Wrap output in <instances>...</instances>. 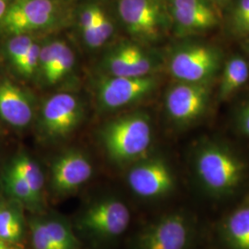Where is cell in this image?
I'll use <instances>...</instances> for the list:
<instances>
[{
	"label": "cell",
	"mask_w": 249,
	"mask_h": 249,
	"mask_svg": "<svg viewBox=\"0 0 249 249\" xmlns=\"http://www.w3.org/2000/svg\"><path fill=\"white\" fill-rule=\"evenodd\" d=\"M196 185L205 196L226 201L245 193L249 164L229 143L203 139L196 143L191 157Z\"/></svg>",
	"instance_id": "6da1fadb"
},
{
	"label": "cell",
	"mask_w": 249,
	"mask_h": 249,
	"mask_svg": "<svg viewBox=\"0 0 249 249\" xmlns=\"http://www.w3.org/2000/svg\"><path fill=\"white\" fill-rule=\"evenodd\" d=\"M153 132L149 116L134 113L116 118L105 126L102 141L113 160L128 162L145 157L151 147Z\"/></svg>",
	"instance_id": "7a4b0ae2"
},
{
	"label": "cell",
	"mask_w": 249,
	"mask_h": 249,
	"mask_svg": "<svg viewBox=\"0 0 249 249\" xmlns=\"http://www.w3.org/2000/svg\"><path fill=\"white\" fill-rule=\"evenodd\" d=\"M217 45L189 40L178 45L170 54L169 71L177 81L213 84L224 63Z\"/></svg>",
	"instance_id": "3957f363"
},
{
	"label": "cell",
	"mask_w": 249,
	"mask_h": 249,
	"mask_svg": "<svg viewBox=\"0 0 249 249\" xmlns=\"http://www.w3.org/2000/svg\"><path fill=\"white\" fill-rule=\"evenodd\" d=\"M197 235V222L184 211L164 214L143 228L136 249H192Z\"/></svg>",
	"instance_id": "277c9868"
},
{
	"label": "cell",
	"mask_w": 249,
	"mask_h": 249,
	"mask_svg": "<svg viewBox=\"0 0 249 249\" xmlns=\"http://www.w3.org/2000/svg\"><path fill=\"white\" fill-rule=\"evenodd\" d=\"M118 13L128 34L144 44L159 42L171 28L163 0H118Z\"/></svg>",
	"instance_id": "5b68a950"
},
{
	"label": "cell",
	"mask_w": 249,
	"mask_h": 249,
	"mask_svg": "<svg viewBox=\"0 0 249 249\" xmlns=\"http://www.w3.org/2000/svg\"><path fill=\"white\" fill-rule=\"evenodd\" d=\"M213 85L177 81L167 90L164 100L170 119L180 126L198 122L210 107Z\"/></svg>",
	"instance_id": "8992f818"
},
{
	"label": "cell",
	"mask_w": 249,
	"mask_h": 249,
	"mask_svg": "<svg viewBox=\"0 0 249 249\" xmlns=\"http://www.w3.org/2000/svg\"><path fill=\"white\" fill-rule=\"evenodd\" d=\"M171 27L182 38L199 36L220 25V13L209 0H163Z\"/></svg>",
	"instance_id": "52a82bcc"
},
{
	"label": "cell",
	"mask_w": 249,
	"mask_h": 249,
	"mask_svg": "<svg viewBox=\"0 0 249 249\" xmlns=\"http://www.w3.org/2000/svg\"><path fill=\"white\" fill-rule=\"evenodd\" d=\"M127 184L136 196L154 200L169 196L177 186V180L167 160L160 156L144 158L129 170Z\"/></svg>",
	"instance_id": "ba28073f"
},
{
	"label": "cell",
	"mask_w": 249,
	"mask_h": 249,
	"mask_svg": "<svg viewBox=\"0 0 249 249\" xmlns=\"http://www.w3.org/2000/svg\"><path fill=\"white\" fill-rule=\"evenodd\" d=\"M130 221V211L123 201L105 198L86 209L80 218V227L99 238H115L124 233Z\"/></svg>",
	"instance_id": "9c48e42d"
},
{
	"label": "cell",
	"mask_w": 249,
	"mask_h": 249,
	"mask_svg": "<svg viewBox=\"0 0 249 249\" xmlns=\"http://www.w3.org/2000/svg\"><path fill=\"white\" fill-rule=\"evenodd\" d=\"M57 13L58 9L53 0H15L0 22L11 35H26L52 25Z\"/></svg>",
	"instance_id": "30bf717a"
},
{
	"label": "cell",
	"mask_w": 249,
	"mask_h": 249,
	"mask_svg": "<svg viewBox=\"0 0 249 249\" xmlns=\"http://www.w3.org/2000/svg\"><path fill=\"white\" fill-rule=\"evenodd\" d=\"M158 84L153 74L143 77L112 76L99 85V102L108 110L118 109L149 96Z\"/></svg>",
	"instance_id": "8fae6325"
},
{
	"label": "cell",
	"mask_w": 249,
	"mask_h": 249,
	"mask_svg": "<svg viewBox=\"0 0 249 249\" xmlns=\"http://www.w3.org/2000/svg\"><path fill=\"white\" fill-rule=\"evenodd\" d=\"M82 116L79 100L71 93H58L46 100L42 112V124L52 137H64L78 125Z\"/></svg>",
	"instance_id": "7c38bea8"
},
{
	"label": "cell",
	"mask_w": 249,
	"mask_h": 249,
	"mask_svg": "<svg viewBox=\"0 0 249 249\" xmlns=\"http://www.w3.org/2000/svg\"><path fill=\"white\" fill-rule=\"evenodd\" d=\"M215 233L221 249H249V190L221 218Z\"/></svg>",
	"instance_id": "4fadbf2b"
},
{
	"label": "cell",
	"mask_w": 249,
	"mask_h": 249,
	"mask_svg": "<svg viewBox=\"0 0 249 249\" xmlns=\"http://www.w3.org/2000/svg\"><path fill=\"white\" fill-rule=\"evenodd\" d=\"M92 175L89 159L78 151L58 156L52 165V187L58 194H70L84 185Z\"/></svg>",
	"instance_id": "5bb4252c"
},
{
	"label": "cell",
	"mask_w": 249,
	"mask_h": 249,
	"mask_svg": "<svg viewBox=\"0 0 249 249\" xmlns=\"http://www.w3.org/2000/svg\"><path fill=\"white\" fill-rule=\"evenodd\" d=\"M106 65L115 77H143L152 74L157 61L140 45L124 44L109 54Z\"/></svg>",
	"instance_id": "9a60e30c"
},
{
	"label": "cell",
	"mask_w": 249,
	"mask_h": 249,
	"mask_svg": "<svg viewBox=\"0 0 249 249\" xmlns=\"http://www.w3.org/2000/svg\"><path fill=\"white\" fill-rule=\"evenodd\" d=\"M33 107L26 94L9 80L0 81V116L8 124L23 127L31 123Z\"/></svg>",
	"instance_id": "2e32d148"
},
{
	"label": "cell",
	"mask_w": 249,
	"mask_h": 249,
	"mask_svg": "<svg viewBox=\"0 0 249 249\" xmlns=\"http://www.w3.org/2000/svg\"><path fill=\"white\" fill-rule=\"evenodd\" d=\"M249 80V60L241 54H232L224 60L220 73L218 100L225 102L233 97Z\"/></svg>",
	"instance_id": "e0dca14e"
},
{
	"label": "cell",
	"mask_w": 249,
	"mask_h": 249,
	"mask_svg": "<svg viewBox=\"0 0 249 249\" xmlns=\"http://www.w3.org/2000/svg\"><path fill=\"white\" fill-rule=\"evenodd\" d=\"M23 234V219L18 207L0 201V239L16 243Z\"/></svg>",
	"instance_id": "ac0fdd59"
},
{
	"label": "cell",
	"mask_w": 249,
	"mask_h": 249,
	"mask_svg": "<svg viewBox=\"0 0 249 249\" xmlns=\"http://www.w3.org/2000/svg\"><path fill=\"white\" fill-rule=\"evenodd\" d=\"M24 178L36 200L41 203L45 186L44 175L36 161L25 154L18 156L11 165Z\"/></svg>",
	"instance_id": "d6986e66"
},
{
	"label": "cell",
	"mask_w": 249,
	"mask_h": 249,
	"mask_svg": "<svg viewBox=\"0 0 249 249\" xmlns=\"http://www.w3.org/2000/svg\"><path fill=\"white\" fill-rule=\"evenodd\" d=\"M75 64V54L65 42L57 40L53 63L45 73L44 79L48 84H55L71 71Z\"/></svg>",
	"instance_id": "ffe728a7"
},
{
	"label": "cell",
	"mask_w": 249,
	"mask_h": 249,
	"mask_svg": "<svg viewBox=\"0 0 249 249\" xmlns=\"http://www.w3.org/2000/svg\"><path fill=\"white\" fill-rule=\"evenodd\" d=\"M51 240L57 249H77L78 240L69 224L63 220L44 219Z\"/></svg>",
	"instance_id": "44dd1931"
},
{
	"label": "cell",
	"mask_w": 249,
	"mask_h": 249,
	"mask_svg": "<svg viewBox=\"0 0 249 249\" xmlns=\"http://www.w3.org/2000/svg\"><path fill=\"white\" fill-rule=\"evenodd\" d=\"M228 28L231 35L243 40L249 37V0H236L231 8Z\"/></svg>",
	"instance_id": "7402d4cb"
},
{
	"label": "cell",
	"mask_w": 249,
	"mask_h": 249,
	"mask_svg": "<svg viewBox=\"0 0 249 249\" xmlns=\"http://www.w3.org/2000/svg\"><path fill=\"white\" fill-rule=\"evenodd\" d=\"M5 182L7 189L9 190L11 196L19 200L20 202L33 207L40 204L36 200L24 178L20 176V174L13 166H11L7 172Z\"/></svg>",
	"instance_id": "603a6c76"
},
{
	"label": "cell",
	"mask_w": 249,
	"mask_h": 249,
	"mask_svg": "<svg viewBox=\"0 0 249 249\" xmlns=\"http://www.w3.org/2000/svg\"><path fill=\"white\" fill-rule=\"evenodd\" d=\"M98 6L90 5L81 10L80 25L82 36L86 45L91 49L99 48L97 37L95 33V20Z\"/></svg>",
	"instance_id": "cb8c5ba5"
},
{
	"label": "cell",
	"mask_w": 249,
	"mask_h": 249,
	"mask_svg": "<svg viewBox=\"0 0 249 249\" xmlns=\"http://www.w3.org/2000/svg\"><path fill=\"white\" fill-rule=\"evenodd\" d=\"M30 229L35 249H57L48 234L44 219H33Z\"/></svg>",
	"instance_id": "d4e9b609"
},
{
	"label": "cell",
	"mask_w": 249,
	"mask_h": 249,
	"mask_svg": "<svg viewBox=\"0 0 249 249\" xmlns=\"http://www.w3.org/2000/svg\"><path fill=\"white\" fill-rule=\"evenodd\" d=\"M34 42V39L27 35L14 36L9 40L7 49L11 62L15 67L25 56Z\"/></svg>",
	"instance_id": "484cf974"
},
{
	"label": "cell",
	"mask_w": 249,
	"mask_h": 249,
	"mask_svg": "<svg viewBox=\"0 0 249 249\" xmlns=\"http://www.w3.org/2000/svg\"><path fill=\"white\" fill-rule=\"evenodd\" d=\"M40 49L41 46L36 44V42L31 45L28 53L17 65V70L21 74L25 76H31L39 69V58H40Z\"/></svg>",
	"instance_id": "4316f807"
},
{
	"label": "cell",
	"mask_w": 249,
	"mask_h": 249,
	"mask_svg": "<svg viewBox=\"0 0 249 249\" xmlns=\"http://www.w3.org/2000/svg\"><path fill=\"white\" fill-rule=\"evenodd\" d=\"M95 33L100 47L107 43V40L113 36L114 33V26L112 21L100 7H98L96 14Z\"/></svg>",
	"instance_id": "83f0119b"
},
{
	"label": "cell",
	"mask_w": 249,
	"mask_h": 249,
	"mask_svg": "<svg viewBox=\"0 0 249 249\" xmlns=\"http://www.w3.org/2000/svg\"><path fill=\"white\" fill-rule=\"evenodd\" d=\"M234 122L236 131L249 140V98L238 109Z\"/></svg>",
	"instance_id": "f1b7e54d"
},
{
	"label": "cell",
	"mask_w": 249,
	"mask_h": 249,
	"mask_svg": "<svg viewBox=\"0 0 249 249\" xmlns=\"http://www.w3.org/2000/svg\"><path fill=\"white\" fill-rule=\"evenodd\" d=\"M9 0H0V21L9 9Z\"/></svg>",
	"instance_id": "f546056e"
},
{
	"label": "cell",
	"mask_w": 249,
	"mask_h": 249,
	"mask_svg": "<svg viewBox=\"0 0 249 249\" xmlns=\"http://www.w3.org/2000/svg\"><path fill=\"white\" fill-rule=\"evenodd\" d=\"M13 244L14 243L0 239V249H18Z\"/></svg>",
	"instance_id": "4dcf8cb0"
},
{
	"label": "cell",
	"mask_w": 249,
	"mask_h": 249,
	"mask_svg": "<svg viewBox=\"0 0 249 249\" xmlns=\"http://www.w3.org/2000/svg\"><path fill=\"white\" fill-rule=\"evenodd\" d=\"M243 41H244L243 42V48H244V51H245V53L247 54V57L249 60V37L244 39Z\"/></svg>",
	"instance_id": "1f68e13d"
},
{
	"label": "cell",
	"mask_w": 249,
	"mask_h": 249,
	"mask_svg": "<svg viewBox=\"0 0 249 249\" xmlns=\"http://www.w3.org/2000/svg\"><path fill=\"white\" fill-rule=\"evenodd\" d=\"M209 1H211L212 3H213L214 5H220V4H222V3H223V2L226 1V0H209Z\"/></svg>",
	"instance_id": "d6a6232c"
}]
</instances>
